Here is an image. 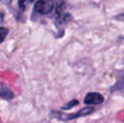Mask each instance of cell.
Here are the masks:
<instances>
[{
  "instance_id": "3957f363",
  "label": "cell",
  "mask_w": 124,
  "mask_h": 123,
  "mask_svg": "<svg viewBox=\"0 0 124 123\" xmlns=\"http://www.w3.org/2000/svg\"><path fill=\"white\" fill-rule=\"evenodd\" d=\"M85 104L89 105H96L104 101V97L101 94L97 92H90L86 94L85 98Z\"/></svg>"
},
{
  "instance_id": "277c9868",
  "label": "cell",
  "mask_w": 124,
  "mask_h": 123,
  "mask_svg": "<svg viewBox=\"0 0 124 123\" xmlns=\"http://www.w3.org/2000/svg\"><path fill=\"white\" fill-rule=\"evenodd\" d=\"M14 97H15V94L9 89H8L7 87L0 88V98L5 99V100H12Z\"/></svg>"
},
{
  "instance_id": "7a4b0ae2",
  "label": "cell",
  "mask_w": 124,
  "mask_h": 123,
  "mask_svg": "<svg viewBox=\"0 0 124 123\" xmlns=\"http://www.w3.org/2000/svg\"><path fill=\"white\" fill-rule=\"evenodd\" d=\"M53 0H38L34 5V11L40 14H47L53 9Z\"/></svg>"
},
{
  "instance_id": "ba28073f",
  "label": "cell",
  "mask_w": 124,
  "mask_h": 123,
  "mask_svg": "<svg viewBox=\"0 0 124 123\" xmlns=\"http://www.w3.org/2000/svg\"><path fill=\"white\" fill-rule=\"evenodd\" d=\"M2 3H5V4H9L10 3L12 2V0H0Z\"/></svg>"
},
{
  "instance_id": "5b68a950",
  "label": "cell",
  "mask_w": 124,
  "mask_h": 123,
  "mask_svg": "<svg viewBox=\"0 0 124 123\" xmlns=\"http://www.w3.org/2000/svg\"><path fill=\"white\" fill-rule=\"evenodd\" d=\"M78 105V100H73L71 101H69V103H67L65 105L62 106V110H70L71 108H73L74 106H76V105Z\"/></svg>"
},
{
  "instance_id": "9c48e42d",
  "label": "cell",
  "mask_w": 124,
  "mask_h": 123,
  "mask_svg": "<svg viewBox=\"0 0 124 123\" xmlns=\"http://www.w3.org/2000/svg\"><path fill=\"white\" fill-rule=\"evenodd\" d=\"M117 19H118V20H123V21H124V14H123L119 15V16H117Z\"/></svg>"
},
{
  "instance_id": "52a82bcc",
  "label": "cell",
  "mask_w": 124,
  "mask_h": 123,
  "mask_svg": "<svg viewBox=\"0 0 124 123\" xmlns=\"http://www.w3.org/2000/svg\"><path fill=\"white\" fill-rule=\"evenodd\" d=\"M8 34V30L5 27L0 26V44L5 40L6 36Z\"/></svg>"
},
{
  "instance_id": "6da1fadb",
  "label": "cell",
  "mask_w": 124,
  "mask_h": 123,
  "mask_svg": "<svg viewBox=\"0 0 124 123\" xmlns=\"http://www.w3.org/2000/svg\"><path fill=\"white\" fill-rule=\"evenodd\" d=\"M94 108L92 107H85L84 109H81L80 110H78V112L74 114H64L62 112L58 111H52V116H53L54 117L59 119L61 121H70L75 118H78V117L85 116L90 115L94 111Z\"/></svg>"
},
{
  "instance_id": "8992f818",
  "label": "cell",
  "mask_w": 124,
  "mask_h": 123,
  "mask_svg": "<svg viewBox=\"0 0 124 123\" xmlns=\"http://www.w3.org/2000/svg\"><path fill=\"white\" fill-rule=\"evenodd\" d=\"M34 0H19V8L21 11H24L25 9L26 6L30 3H31Z\"/></svg>"
}]
</instances>
